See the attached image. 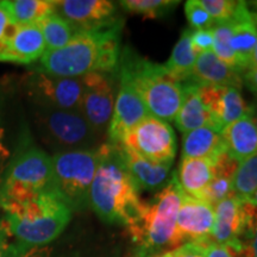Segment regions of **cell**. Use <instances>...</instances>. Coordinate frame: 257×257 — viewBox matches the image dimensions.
I'll list each match as a JSON object with an SVG mask.
<instances>
[{
    "label": "cell",
    "mask_w": 257,
    "mask_h": 257,
    "mask_svg": "<svg viewBox=\"0 0 257 257\" xmlns=\"http://www.w3.org/2000/svg\"><path fill=\"white\" fill-rule=\"evenodd\" d=\"M124 22L92 31L78 32L67 46L46 51L41 70L63 76L81 78L88 73H115L120 57V38Z\"/></svg>",
    "instance_id": "6da1fadb"
},
{
    "label": "cell",
    "mask_w": 257,
    "mask_h": 257,
    "mask_svg": "<svg viewBox=\"0 0 257 257\" xmlns=\"http://www.w3.org/2000/svg\"><path fill=\"white\" fill-rule=\"evenodd\" d=\"M184 192L180 187L176 174L165 187L142 201L136 213L125 225L131 239L140 246L137 257H150L157 251L168 252L184 242L178 232V213Z\"/></svg>",
    "instance_id": "7a4b0ae2"
},
{
    "label": "cell",
    "mask_w": 257,
    "mask_h": 257,
    "mask_svg": "<svg viewBox=\"0 0 257 257\" xmlns=\"http://www.w3.org/2000/svg\"><path fill=\"white\" fill-rule=\"evenodd\" d=\"M99 165L89 189V205L106 223L126 225L141 205V192L125 167L119 144L98 148Z\"/></svg>",
    "instance_id": "3957f363"
},
{
    "label": "cell",
    "mask_w": 257,
    "mask_h": 257,
    "mask_svg": "<svg viewBox=\"0 0 257 257\" xmlns=\"http://www.w3.org/2000/svg\"><path fill=\"white\" fill-rule=\"evenodd\" d=\"M2 208L6 229L24 251L53 242L72 218V208L56 192L40 193Z\"/></svg>",
    "instance_id": "277c9868"
},
{
    "label": "cell",
    "mask_w": 257,
    "mask_h": 257,
    "mask_svg": "<svg viewBox=\"0 0 257 257\" xmlns=\"http://www.w3.org/2000/svg\"><path fill=\"white\" fill-rule=\"evenodd\" d=\"M118 68L124 70L133 80L150 115L165 120H174L181 106L184 87L182 82L169 76L165 64L140 56L131 48L120 51Z\"/></svg>",
    "instance_id": "5b68a950"
},
{
    "label": "cell",
    "mask_w": 257,
    "mask_h": 257,
    "mask_svg": "<svg viewBox=\"0 0 257 257\" xmlns=\"http://www.w3.org/2000/svg\"><path fill=\"white\" fill-rule=\"evenodd\" d=\"M46 192H56L51 156L37 147L22 148L0 180V207Z\"/></svg>",
    "instance_id": "8992f818"
},
{
    "label": "cell",
    "mask_w": 257,
    "mask_h": 257,
    "mask_svg": "<svg viewBox=\"0 0 257 257\" xmlns=\"http://www.w3.org/2000/svg\"><path fill=\"white\" fill-rule=\"evenodd\" d=\"M35 124L41 140L54 154L94 150L101 146V136L80 111L35 107Z\"/></svg>",
    "instance_id": "52a82bcc"
},
{
    "label": "cell",
    "mask_w": 257,
    "mask_h": 257,
    "mask_svg": "<svg viewBox=\"0 0 257 257\" xmlns=\"http://www.w3.org/2000/svg\"><path fill=\"white\" fill-rule=\"evenodd\" d=\"M54 187L72 210L89 204V189L99 165V150H76L51 156Z\"/></svg>",
    "instance_id": "ba28073f"
},
{
    "label": "cell",
    "mask_w": 257,
    "mask_h": 257,
    "mask_svg": "<svg viewBox=\"0 0 257 257\" xmlns=\"http://www.w3.org/2000/svg\"><path fill=\"white\" fill-rule=\"evenodd\" d=\"M23 86L35 107L80 111L81 78H63L38 69L24 76Z\"/></svg>",
    "instance_id": "9c48e42d"
},
{
    "label": "cell",
    "mask_w": 257,
    "mask_h": 257,
    "mask_svg": "<svg viewBox=\"0 0 257 257\" xmlns=\"http://www.w3.org/2000/svg\"><path fill=\"white\" fill-rule=\"evenodd\" d=\"M119 144L160 165L172 166L176 153L173 127L167 121L150 114L128 131Z\"/></svg>",
    "instance_id": "30bf717a"
},
{
    "label": "cell",
    "mask_w": 257,
    "mask_h": 257,
    "mask_svg": "<svg viewBox=\"0 0 257 257\" xmlns=\"http://www.w3.org/2000/svg\"><path fill=\"white\" fill-rule=\"evenodd\" d=\"M114 73H88L81 76L80 112L99 136L107 134L115 102Z\"/></svg>",
    "instance_id": "8fae6325"
},
{
    "label": "cell",
    "mask_w": 257,
    "mask_h": 257,
    "mask_svg": "<svg viewBox=\"0 0 257 257\" xmlns=\"http://www.w3.org/2000/svg\"><path fill=\"white\" fill-rule=\"evenodd\" d=\"M117 72L118 94L107 128L108 143L112 144H119L128 131L149 115L147 106L130 76L119 68H117Z\"/></svg>",
    "instance_id": "7c38bea8"
},
{
    "label": "cell",
    "mask_w": 257,
    "mask_h": 257,
    "mask_svg": "<svg viewBox=\"0 0 257 257\" xmlns=\"http://www.w3.org/2000/svg\"><path fill=\"white\" fill-rule=\"evenodd\" d=\"M54 12L78 32L111 27L119 22L117 6L107 0H60L54 2Z\"/></svg>",
    "instance_id": "4fadbf2b"
},
{
    "label": "cell",
    "mask_w": 257,
    "mask_h": 257,
    "mask_svg": "<svg viewBox=\"0 0 257 257\" xmlns=\"http://www.w3.org/2000/svg\"><path fill=\"white\" fill-rule=\"evenodd\" d=\"M199 92L211 112L214 125L220 131L244 115L253 113L252 108L244 100L239 88L199 85Z\"/></svg>",
    "instance_id": "5bb4252c"
},
{
    "label": "cell",
    "mask_w": 257,
    "mask_h": 257,
    "mask_svg": "<svg viewBox=\"0 0 257 257\" xmlns=\"http://www.w3.org/2000/svg\"><path fill=\"white\" fill-rule=\"evenodd\" d=\"M178 232L182 242H212L214 206L202 199L184 194L178 213Z\"/></svg>",
    "instance_id": "9a60e30c"
},
{
    "label": "cell",
    "mask_w": 257,
    "mask_h": 257,
    "mask_svg": "<svg viewBox=\"0 0 257 257\" xmlns=\"http://www.w3.org/2000/svg\"><path fill=\"white\" fill-rule=\"evenodd\" d=\"M230 25V44L238 57L243 74L249 68L250 59L257 43V22L249 3L238 2Z\"/></svg>",
    "instance_id": "2e32d148"
},
{
    "label": "cell",
    "mask_w": 257,
    "mask_h": 257,
    "mask_svg": "<svg viewBox=\"0 0 257 257\" xmlns=\"http://www.w3.org/2000/svg\"><path fill=\"white\" fill-rule=\"evenodd\" d=\"M46 51L47 46L40 24L22 25L16 29L0 62L29 64L41 59Z\"/></svg>",
    "instance_id": "e0dca14e"
},
{
    "label": "cell",
    "mask_w": 257,
    "mask_h": 257,
    "mask_svg": "<svg viewBox=\"0 0 257 257\" xmlns=\"http://www.w3.org/2000/svg\"><path fill=\"white\" fill-rule=\"evenodd\" d=\"M120 147L125 167L134 180L135 185L141 191H155L161 189L168 184L173 175H170V165H160L143 159L133 150L124 146Z\"/></svg>",
    "instance_id": "ac0fdd59"
},
{
    "label": "cell",
    "mask_w": 257,
    "mask_h": 257,
    "mask_svg": "<svg viewBox=\"0 0 257 257\" xmlns=\"http://www.w3.org/2000/svg\"><path fill=\"white\" fill-rule=\"evenodd\" d=\"M188 81L208 86H231L240 88L243 74L227 66L214 55L213 51L198 54Z\"/></svg>",
    "instance_id": "d6986e66"
},
{
    "label": "cell",
    "mask_w": 257,
    "mask_h": 257,
    "mask_svg": "<svg viewBox=\"0 0 257 257\" xmlns=\"http://www.w3.org/2000/svg\"><path fill=\"white\" fill-rule=\"evenodd\" d=\"M182 87H184V95H182L181 106L174 118L176 127L181 131L182 135L202 126L216 127L211 112L205 105L199 92L198 83L186 81L182 82Z\"/></svg>",
    "instance_id": "ffe728a7"
},
{
    "label": "cell",
    "mask_w": 257,
    "mask_h": 257,
    "mask_svg": "<svg viewBox=\"0 0 257 257\" xmlns=\"http://www.w3.org/2000/svg\"><path fill=\"white\" fill-rule=\"evenodd\" d=\"M226 153L221 131L213 126H202L189 131L182 138L181 159H207L216 161Z\"/></svg>",
    "instance_id": "44dd1931"
},
{
    "label": "cell",
    "mask_w": 257,
    "mask_h": 257,
    "mask_svg": "<svg viewBox=\"0 0 257 257\" xmlns=\"http://www.w3.org/2000/svg\"><path fill=\"white\" fill-rule=\"evenodd\" d=\"M221 135L226 153L238 162L257 153V127L253 113L225 126Z\"/></svg>",
    "instance_id": "7402d4cb"
},
{
    "label": "cell",
    "mask_w": 257,
    "mask_h": 257,
    "mask_svg": "<svg viewBox=\"0 0 257 257\" xmlns=\"http://www.w3.org/2000/svg\"><path fill=\"white\" fill-rule=\"evenodd\" d=\"M214 175V162L207 159H181L176 178L185 195L202 199Z\"/></svg>",
    "instance_id": "603a6c76"
},
{
    "label": "cell",
    "mask_w": 257,
    "mask_h": 257,
    "mask_svg": "<svg viewBox=\"0 0 257 257\" xmlns=\"http://www.w3.org/2000/svg\"><path fill=\"white\" fill-rule=\"evenodd\" d=\"M238 163L227 153H224L214 161V175L207 186L204 200L216 206L218 202L233 195V176Z\"/></svg>",
    "instance_id": "cb8c5ba5"
},
{
    "label": "cell",
    "mask_w": 257,
    "mask_h": 257,
    "mask_svg": "<svg viewBox=\"0 0 257 257\" xmlns=\"http://www.w3.org/2000/svg\"><path fill=\"white\" fill-rule=\"evenodd\" d=\"M197 56V51L194 50L191 42V29H186L176 42L169 60L165 64L167 73L179 82L188 81Z\"/></svg>",
    "instance_id": "d4e9b609"
},
{
    "label": "cell",
    "mask_w": 257,
    "mask_h": 257,
    "mask_svg": "<svg viewBox=\"0 0 257 257\" xmlns=\"http://www.w3.org/2000/svg\"><path fill=\"white\" fill-rule=\"evenodd\" d=\"M5 4L10 19L16 27L38 24L54 14V2L49 0H12Z\"/></svg>",
    "instance_id": "484cf974"
},
{
    "label": "cell",
    "mask_w": 257,
    "mask_h": 257,
    "mask_svg": "<svg viewBox=\"0 0 257 257\" xmlns=\"http://www.w3.org/2000/svg\"><path fill=\"white\" fill-rule=\"evenodd\" d=\"M38 24L43 34L47 51L61 49L67 46L69 41L76 35V31L72 28V25L55 12L48 16Z\"/></svg>",
    "instance_id": "4316f807"
},
{
    "label": "cell",
    "mask_w": 257,
    "mask_h": 257,
    "mask_svg": "<svg viewBox=\"0 0 257 257\" xmlns=\"http://www.w3.org/2000/svg\"><path fill=\"white\" fill-rule=\"evenodd\" d=\"M257 189V153L240 161L233 176V195L240 200H251Z\"/></svg>",
    "instance_id": "83f0119b"
},
{
    "label": "cell",
    "mask_w": 257,
    "mask_h": 257,
    "mask_svg": "<svg viewBox=\"0 0 257 257\" xmlns=\"http://www.w3.org/2000/svg\"><path fill=\"white\" fill-rule=\"evenodd\" d=\"M121 8L130 14L143 16L144 18L155 19L165 17L180 2L173 0H124L119 3Z\"/></svg>",
    "instance_id": "f1b7e54d"
},
{
    "label": "cell",
    "mask_w": 257,
    "mask_h": 257,
    "mask_svg": "<svg viewBox=\"0 0 257 257\" xmlns=\"http://www.w3.org/2000/svg\"><path fill=\"white\" fill-rule=\"evenodd\" d=\"M213 35H214V43H213V53L218 59L226 63L227 66L232 67L239 73L243 74L240 62L237 57L234 51L232 50L230 44V25L227 22L213 25Z\"/></svg>",
    "instance_id": "f546056e"
},
{
    "label": "cell",
    "mask_w": 257,
    "mask_h": 257,
    "mask_svg": "<svg viewBox=\"0 0 257 257\" xmlns=\"http://www.w3.org/2000/svg\"><path fill=\"white\" fill-rule=\"evenodd\" d=\"M185 14L192 30L211 29L216 24L204 6L201 5L200 0H188L185 5Z\"/></svg>",
    "instance_id": "4dcf8cb0"
},
{
    "label": "cell",
    "mask_w": 257,
    "mask_h": 257,
    "mask_svg": "<svg viewBox=\"0 0 257 257\" xmlns=\"http://www.w3.org/2000/svg\"><path fill=\"white\" fill-rule=\"evenodd\" d=\"M200 3L216 24L229 22L238 4L233 0H200Z\"/></svg>",
    "instance_id": "1f68e13d"
},
{
    "label": "cell",
    "mask_w": 257,
    "mask_h": 257,
    "mask_svg": "<svg viewBox=\"0 0 257 257\" xmlns=\"http://www.w3.org/2000/svg\"><path fill=\"white\" fill-rule=\"evenodd\" d=\"M16 29L17 27L12 24L11 19H10L5 2H0V59L8 49L9 42L14 36Z\"/></svg>",
    "instance_id": "d6a6232c"
},
{
    "label": "cell",
    "mask_w": 257,
    "mask_h": 257,
    "mask_svg": "<svg viewBox=\"0 0 257 257\" xmlns=\"http://www.w3.org/2000/svg\"><path fill=\"white\" fill-rule=\"evenodd\" d=\"M191 42L197 54L212 51L214 43L213 28L204 29V30H192L191 29Z\"/></svg>",
    "instance_id": "836d02e7"
},
{
    "label": "cell",
    "mask_w": 257,
    "mask_h": 257,
    "mask_svg": "<svg viewBox=\"0 0 257 257\" xmlns=\"http://www.w3.org/2000/svg\"><path fill=\"white\" fill-rule=\"evenodd\" d=\"M11 238L5 223L0 220V257H21L27 252L15 242L11 243Z\"/></svg>",
    "instance_id": "e575fe53"
},
{
    "label": "cell",
    "mask_w": 257,
    "mask_h": 257,
    "mask_svg": "<svg viewBox=\"0 0 257 257\" xmlns=\"http://www.w3.org/2000/svg\"><path fill=\"white\" fill-rule=\"evenodd\" d=\"M210 242H188L172 250V257H205V246Z\"/></svg>",
    "instance_id": "d590c367"
},
{
    "label": "cell",
    "mask_w": 257,
    "mask_h": 257,
    "mask_svg": "<svg viewBox=\"0 0 257 257\" xmlns=\"http://www.w3.org/2000/svg\"><path fill=\"white\" fill-rule=\"evenodd\" d=\"M205 257H234L227 245L210 242L205 246Z\"/></svg>",
    "instance_id": "8d00e7d4"
},
{
    "label": "cell",
    "mask_w": 257,
    "mask_h": 257,
    "mask_svg": "<svg viewBox=\"0 0 257 257\" xmlns=\"http://www.w3.org/2000/svg\"><path fill=\"white\" fill-rule=\"evenodd\" d=\"M4 138V128L0 126V180H2V176L4 174L5 166L10 159V150L5 146Z\"/></svg>",
    "instance_id": "74e56055"
},
{
    "label": "cell",
    "mask_w": 257,
    "mask_h": 257,
    "mask_svg": "<svg viewBox=\"0 0 257 257\" xmlns=\"http://www.w3.org/2000/svg\"><path fill=\"white\" fill-rule=\"evenodd\" d=\"M243 82L248 86L250 91L257 95V69H248L243 74Z\"/></svg>",
    "instance_id": "f35d334b"
},
{
    "label": "cell",
    "mask_w": 257,
    "mask_h": 257,
    "mask_svg": "<svg viewBox=\"0 0 257 257\" xmlns=\"http://www.w3.org/2000/svg\"><path fill=\"white\" fill-rule=\"evenodd\" d=\"M21 257H50V249L47 246H41V248H34L28 250Z\"/></svg>",
    "instance_id": "ab89813d"
},
{
    "label": "cell",
    "mask_w": 257,
    "mask_h": 257,
    "mask_svg": "<svg viewBox=\"0 0 257 257\" xmlns=\"http://www.w3.org/2000/svg\"><path fill=\"white\" fill-rule=\"evenodd\" d=\"M249 250H250V256L257 257V225H256L255 231H253L251 238H250Z\"/></svg>",
    "instance_id": "60d3db41"
},
{
    "label": "cell",
    "mask_w": 257,
    "mask_h": 257,
    "mask_svg": "<svg viewBox=\"0 0 257 257\" xmlns=\"http://www.w3.org/2000/svg\"><path fill=\"white\" fill-rule=\"evenodd\" d=\"M248 69H257V43H256L255 49L252 51V55H251V59H250Z\"/></svg>",
    "instance_id": "b9f144b4"
},
{
    "label": "cell",
    "mask_w": 257,
    "mask_h": 257,
    "mask_svg": "<svg viewBox=\"0 0 257 257\" xmlns=\"http://www.w3.org/2000/svg\"><path fill=\"white\" fill-rule=\"evenodd\" d=\"M249 6H250V9H251L252 14H253V16H255V18H256V22H257V2L249 3Z\"/></svg>",
    "instance_id": "7bdbcfd3"
},
{
    "label": "cell",
    "mask_w": 257,
    "mask_h": 257,
    "mask_svg": "<svg viewBox=\"0 0 257 257\" xmlns=\"http://www.w3.org/2000/svg\"><path fill=\"white\" fill-rule=\"evenodd\" d=\"M150 257H172V253H170V251L161 252V253H157V255H154V256H150Z\"/></svg>",
    "instance_id": "ee69618b"
},
{
    "label": "cell",
    "mask_w": 257,
    "mask_h": 257,
    "mask_svg": "<svg viewBox=\"0 0 257 257\" xmlns=\"http://www.w3.org/2000/svg\"><path fill=\"white\" fill-rule=\"evenodd\" d=\"M251 200H252L253 202H255V204L257 205V189L255 191V193H253V197H252Z\"/></svg>",
    "instance_id": "f6af8a7d"
},
{
    "label": "cell",
    "mask_w": 257,
    "mask_h": 257,
    "mask_svg": "<svg viewBox=\"0 0 257 257\" xmlns=\"http://www.w3.org/2000/svg\"><path fill=\"white\" fill-rule=\"evenodd\" d=\"M255 121H256V127H257V115L255 117Z\"/></svg>",
    "instance_id": "bcb514c9"
}]
</instances>
